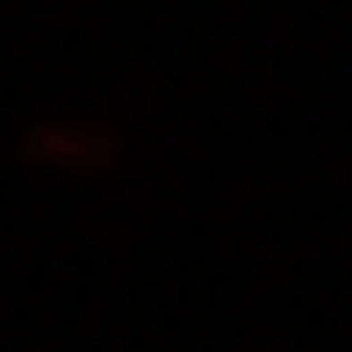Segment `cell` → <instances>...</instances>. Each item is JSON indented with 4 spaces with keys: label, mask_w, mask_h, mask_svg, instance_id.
I'll list each match as a JSON object with an SVG mask.
<instances>
[{
    "label": "cell",
    "mask_w": 352,
    "mask_h": 352,
    "mask_svg": "<svg viewBox=\"0 0 352 352\" xmlns=\"http://www.w3.org/2000/svg\"><path fill=\"white\" fill-rule=\"evenodd\" d=\"M29 158H36L43 173H101L108 158H116V144H108L94 122H79V116H51V122H36L22 144Z\"/></svg>",
    "instance_id": "obj_1"
}]
</instances>
